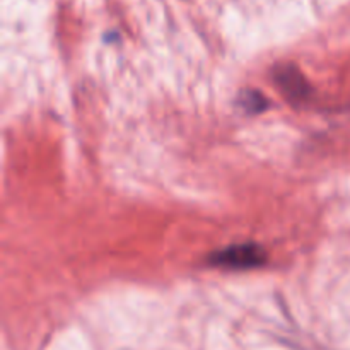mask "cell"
Returning <instances> with one entry per match:
<instances>
[{"label":"cell","mask_w":350,"mask_h":350,"mask_svg":"<svg viewBox=\"0 0 350 350\" xmlns=\"http://www.w3.org/2000/svg\"><path fill=\"white\" fill-rule=\"evenodd\" d=\"M214 265L226 267V269H253L265 262V252L262 246L255 243L246 245H232L211 256Z\"/></svg>","instance_id":"obj_1"},{"label":"cell","mask_w":350,"mask_h":350,"mask_svg":"<svg viewBox=\"0 0 350 350\" xmlns=\"http://www.w3.org/2000/svg\"><path fill=\"white\" fill-rule=\"evenodd\" d=\"M275 81L284 91V94L289 96L291 99H303L310 92V88H308L304 77L294 67L279 68L275 72Z\"/></svg>","instance_id":"obj_2"},{"label":"cell","mask_w":350,"mask_h":350,"mask_svg":"<svg viewBox=\"0 0 350 350\" xmlns=\"http://www.w3.org/2000/svg\"><path fill=\"white\" fill-rule=\"evenodd\" d=\"M243 99H245V103H243V108L245 109H255V111H258V109H262L267 105L263 96L258 94V92H248L246 96H243Z\"/></svg>","instance_id":"obj_3"}]
</instances>
